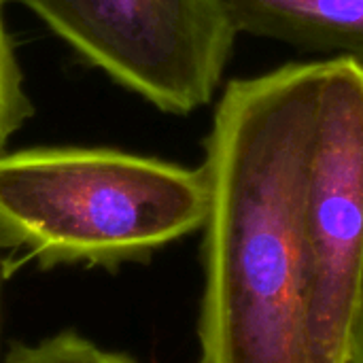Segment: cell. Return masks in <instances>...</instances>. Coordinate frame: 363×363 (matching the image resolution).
Wrapping results in <instances>:
<instances>
[{
    "label": "cell",
    "instance_id": "cell-6",
    "mask_svg": "<svg viewBox=\"0 0 363 363\" xmlns=\"http://www.w3.org/2000/svg\"><path fill=\"white\" fill-rule=\"evenodd\" d=\"M2 363H136L128 355L100 349L77 332H60L34 345H15Z\"/></svg>",
    "mask_w": 363,
    "mask_h": 363
},
{
    "label": "cell",
    "instance_id": "cell-3",
    "mask_svg": "<svg viewBox=\"0 0 363 363\" xmlns=\"http://www.w3.org/2000/svg\"><path fill=\"white\" fill-rule=\"evenodd\" d=\"M83 60L153 106L211 102L234 28L219 0H19Z\"/></svg>",
    "mask_w": 363,
    "mask_h": 363
},
{
    "label": "cell",
    "instance_id": "cell-2",
    "mask_svg": "<svg viewBox=\"0 0 363 363\" xmlns=\"http://www.w3.org/2000/svg\"><path fill=\"white\" fill-rule=\"evenodd\" d=\"M206 213L204 168L117 149L0 151V242L45 266L145 259Z\"/></svg>",
    "mask_w": 363,
    "mask_h": 363
},
{
    "label": "cell",
    "instance_id": "cell-7",
    "mask_svg": "<svg viewBox=\"0 0 363 363\" xmlns=\"http://www.w3.org/2000/svg\"><path fill=\"white\" fill-rule=\"evenodd\" d=\"M30 115L32 104L23 91L19 62L4 26V0H0V151Z\"/></svg>",
    "mask_w": 363,
    "mask_h": 363
},
{
    "label": "cell",
    "instance_id": "cell-8",
    "mask_svg": "<svg viewBox=\"0 0 363 363\" xmlns=\"http://www.w3.org/2000/svg\"><path fill=\"white\" fill-rule=\"evenodd\" d=\"M345 363H363V270L362 279H359L357 302H355V311H353V321H351V330H349Z\"/></svg>",
    "mask_w": 363,
    "mask_h": 363
},
{
    "label": "cell",
    "instance_id": "cell-4",
    "mask_svg": "<svg viewBox=\"0 0 363 363\" xmlns=\"http://www.w3.org/2000/svg\"><path fill=\"white\" fill-rule=\"evenodd\" d=\"M311 323L319 363H345L363 270V66L323 62L304 187Z\"/></svg>",
    "mask_w": 363,
    "mask_h": 363
},
{
    "label": "cell",
    "instance_id": "cell-1",
    "mask_svg": "<svg viewBox=\"0 0 363 363\" xmlns=\"http://www.w3.org/2000/svg\"><path fill=\"white\" fill-rule=\"evenodd\" d=\"M323 62L234 79L206 140L200 363H319L304 187Z\"/></svg>",
    "mask_w": 363,
    "mask_h": 363
},
{
    "label": "cell",
    "instance_id": "cell-5",
    "mask_svg": "<svg viewBox=\"0 0 363 363\" xmlns=\"http://www.w3.org/2000/svg\"><path fill=\"white\" fill-rule=\"evenodd\" d=\"M234 32L340 51L363 66V0H219Z\"/></svg>",
    "mask_w": 363,
    "mask_h": 363
}]
</instances>
